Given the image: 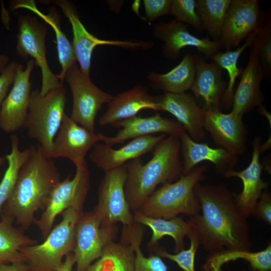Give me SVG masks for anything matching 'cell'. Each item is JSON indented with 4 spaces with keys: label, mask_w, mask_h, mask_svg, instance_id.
Wrapping results in <instances>:
<instances>
[{
    "label": "cell",
    "mask_w": 271,
    "mask_h": 271,
    "mask_svg": "<svg viewBox=\"0 0 271 271\" xmlns=\"http://www.w3.org/2000/svg\"><path fill=\"white\" fill-rule=\"evenodd\" d=\"M195 192L201 214L188 220L200 245L209 253L225 250H249L252 248L247 217L237 207L234 192L225 185H202L198 183Z\"/></svg>",
    "instance_id": "6da1fadb"
},
{
    "label": "cell",
    "mask_w": 271,
    "mask_h": 271,
    "mask_svg": "<svg viewBox=\"0 0 271 271\" xmlns=\"http://www.w3.org/2000/svg\"><path fill=\"white\" fill-rule=\"evenodd\" d=\"M30 147V156L1 214L11 217L26 230L34 223L36 212L44 210L49 194L61 177L54 162L45 155L39 144Z\"/></svg>",
    "instance_id": "7a4b0ae2"
},
{
    "label": "cell",
    "mask_w": 271,
    "mask_h": 271,
    "mask_svg": "<svg viewBox=\"0 0 271 271\" xmlns=\"http://www.w3.org/2000/svg\"><path fill=\"white\" fill-rule=\"evenodd\" d=\"M153 151V157L146 164H143L140 158L126 163L124 191L132 212L141 208L158 185L175 182L182 175L179 138L165 137Z\"/></svg>",
    "instance_id": "3957f363"
},
{
    "label": "cell",
    "mask_w": 271,
    "mask_h": 271,
    "mask_svg": "<svg viewBox=\"0 0 271 271\" xmlns=\"http://www.w3.org/2000/svg\"><path fill=\"white\" fill-rule=\"evenodd\" d=\"M206 167H196L177 180L163 184L156 190L138 210L147 216L171 219L180 214L189 216L201 211L195 187L205 179Z\"/></svg>",
    "instance_id": "277c9868"
},
{
    "label": "cell",
    "mask_w": 271,
    "mask_h": 271,
    "mask_svg": "<svg viewBox=\"0 0 271 271\" xmlns=\"http://www.w3.org/2000/svg\"><path fill=\"white\" fill-rule=\"evenodd\" d=\"M83 207L74 205L65 210L59 224L52 229L43 242L23 247L20 252L33 271H57L63 258L73 252L76 225Z\"/></svg>",
    "instance_id": "5b68a950"
},
{
    "label": "cell",
    "mask_w": 271,
    "mask_h": 271,
    "mask_svg": "<svg viewBox=\"0 0 271 271\" xmlns=\"http://www.w3.org/2000/svg\"><path fill=\"white\" fill-rule=\"evenodd\" d=\"M66 100V90L63 86L43 96L40 90L31 92L23 127L27 129L30 138L38 142L47 157L65 114Z\"/></svg>",
    "instance_id": "8992f818"
},
{
    "label": "cell",
    "mask_w": 271,
    "mask_h": 271,
    "mask_svg": "<svg viewBox=\"0 0 271 271\" xmlns=\"http://www.w3.org/2000/svg\"><path fill=\"white\" fill-rule=\"evenodd\" d=\"M75 166L74 177L71 178L69 175L53 187L41 217L34 220V223L40 231L44 239L52 230L58 215L71 206H84L90 188L89 171L85 160Z\"/></svg>",
    "instance_id": "52a82bcc"
},
{
    "label": "cell",
    "mask_w": 271,
    "mask_h": 271,
    "mask_svg": "<svg viewBox=\"0 0 271 271\" xmlns=\"http://www.w3.org/2000/svg\"><path fill=\"white\" fill-rule=\"evenodd\" d=\"M98 190V201L93 210L102 225L111 226L120 223L128 226L134 223L133 213L126 200L124 186L127 178L126 164L104 172Z\"/></svg>",
    "instance_id": "ba28073f"
},
{
    "label": "cell",
    "mask_w": 271,
    "mask_h": 271,
    "mask_svg": "<svg viewBox=\"0 0 271 271\" xmlns=\"http://www.w3.org/2000/svg\"><path fill=\"white\" fill-rule=\"evenodd\" d=\"M66 79L73 97L70 118L89 130L95 132V122L102 105L113 97L96 86L75 63L67 71Z\"/></svg>",
    "instance_id": "9c48e42d"
},
{
    "label": "cell",
    "mask_w": 271,
    "mask_h": 271,
    "mask_svg": "<svg viewBox=\"0 0 271 271\" xmlns=\"http://www.w3.org/2000/svg\"><path fill=\"white\" fill-rule=\"evenodd\" d=\"M116 225L104 226L93 210L83 212L76 225V244L73 253L76 271H86L101 255L104 248L114 241Z\"/></svg>",
    "instance_id": "30bf717a"
},
{
    "label": "cell",
    "mask_w": 271,
    "mask_h": 271,
    "mask_svg": "<svg viewBox=\"0 0 271 271\" xmlns=\"http://www.w3.org/2000/svg\"><path fill=\"white\" fill-rule=\"evenodd\" d=\"M17 52L22 58L30 57L42 71V87L40 93L45 95L50 91L63 86V84L50 68L46 58L45 26L36 18L29 15L19 19Z\"/></svg>",
    "instance_id": "8fae6325"
},
{
    "label": "cell",
    "mask_w": 271,
    "mask_h": 271,
    "mask_svg": "<svg viewBox=\"0 0 271 271\" xmlns=\"http://www.w3.org/2000/svg\"><path fill=\"white\" fill-rule=\"evenodd\" d=\"M71 23L73 35L72 45L76 60L81 71L89 76L92 52L99 45L116 46L128 49H148L153 46L150 42H133L121 40H102L90 33L81 22L74 7L66 0L55 1Z\"/></svg>",
    "instance_id": "7c38bea8"
},
{
    "label": "cell",
    "mask_w": 271,
    "mask_h": 271,
    "mask_svg": "<svg viewBox=\"0 0 271 271\" xmlns=\"http://www.w3.org/2000/svg\"><path fill=\"white\" fill-rule=\"evenodd\" d=\"M265 16L257 0H232L226 13L221 39V48L230 50L264 23Z\"/></svg>",
    "instance_id": "4fadbf2b"
},
{
    "label": "cell",
    "mask_w": 271,
    "mask_h": 271,
    "mask_svg": "<svg viewBox=\"0 0 271 271\" xmlns=\"http://www.w3.org/2000/svg\"><path fill=\"white\" fill-rule=\"evenodd\" d=\"M35 64L31 59L26 68L21 64L18 65L13 86L1 108L0 128L6 133H13L23 127L31 93L30 77Z\"/></svg>",
    "instance_id": "5bb4252c"
},
{
    "label": "cell",
    "mask_w": 271,
    "mask_h": 271,
    "mask_svg": "<svg viewBox=\"0 0 271 271\" xmlns=\"http://www.w3.org/2000/svg\"><path fill=\"white\" fill-rule=\"evenodd\" d=\"M153 34L156 39L164 42L163 54L171 60L177 59L181 50L187 47L195 48L208 58H211L221 48L219 42L193 35L189 31L186 24L176 20L156 24L153 29Z\"/></svg>",
    "instance_id": "9a60e30c"
},
{
    "label": "cell",
    "mask_w": 271,
    "mask_h": 271,
    "mask_svg": "<svg viewBox=\"0 0 271 271\" xmlns=\"http://www.w3.org/2000/svg\"><path fill=\"white\" fill-rule=\"evenodd\" d=\"M56 136L48 157L67 158L76 166L85 160L96 143L102 142L103 134L89 130L65 114Z\"/></svg>",
    "instance_id": "2e32d148"
},
{
    "label": "cell",
    "mask_w": 271,
    "mask_h": 271,
    "mask_svg": "<svg viewBox=\"0 0 271 271\" xmlns=\"http://www.w3.org/2000/svg\"><path fill=\"white\" fill-rule=\"evenodd\" d=\"M204 110V128L214 143L237 156L243 154L246 149V130L242 116L231 111L223 113L218 107Z\"/></svg>",
    "instance_id": "e0dca14e"
},
{
    "label": "cell",
    "mask_w": 271,
    "mask_h": 271,
    "mask_svg": "<svg viewBox=\"0 0 271 271\" xmlns=\"http://www.w3.org/2000/svg\"><path fill=\"white\" fill-rule=\"evenodd\" d=\"M167 136L162 133L135 138L117 149L98 142L92 148L89 157L97 168L106 172L153 151L159 142Z\"/></svg>",
    "instance_id": "ac0fdd59"
},
{
    "label": "cell",
    "mask_w": 271,
    "mask_h": 271,
    "mask_svg": "<svg viewBox=\"0 0 271 271\" xmlns=\"http://www.w3.org/2000/svg\"><path fill=\"white\" fill-rule=\"evenodd\" d=\"M156 102L158 110L172 114L192 140L200 142L204 139V110L193 95L165 92L156 96Z\"/></svg>",
    "instance_id": "d6986e66"
},
{
    "label": "cell",
    "mask_w": 271,
    "mask_h": 271,
    "mask_svg": "<svg viewBox=\"0 0 271 271\" xmlns=\"http://www.w3.org/2000/svg\"><path fill=\"white\" fill-rule=\"evenodd\" d=\"M113 126L121 127L115 136L109 137L104 134L102 136V142L109 147L121 144L129 139L154 135L157 133L179 138L186 132L183 126L178 121L163 117L158 113L144 117L136 115Z\"/></svg>",
    "instance_id": "ffe728a7"
},
{
    "label": "cell",
    "mask_w": 271,
    "mask_h": 271,
    "mask_svg": "<svg viewBox=\"0 0 271 271\" xmlns=\"http://www.w3.org/2000/svg\"><path fill=\"white\" fill-rule=\"evenodd\" d=\"M252 146L251 162L247 168L240 171L231 170L224 175L225 178L237 177L242 180V190L240 194L234 193V198L239 209L246 217L252 215L256 202L269 185L261 179L263 167L259 155L262 147L259 137L254 139Z\"/></svg>",
    "instance_id": "44dd1931"
},
{
    "label": "cell",
    "mask_w": 271,
    "mask_h": 271,
    "mask_svg": "<svg viewBox=\"0 0 271 271\" xmlns=\"http://www.w3.org/2000/svg\"><path fill=\"white\" fill-rule=\"evenodd\" d=\"M249 47L248 62L234 92L231 111L242 116L254 107L261 106L264 98L260 89L264 74L254 40Z\"/></svg>",
    "instance_id": "7402d4cb"
},
{
    "label": "cell",
    "mask_w": 271,
    "mask_h": 271,
    "mask_svg": "<svg viewBox=\"0 0 271 271\" xmlns=\"http://www.w3.org/2000/svg\"><path fill=\"white\" fill-rule=\"evenodd\" d=\"M179 139L183 156L182 175L188 174L203 161L213 164L217 173L223 175L237 164V156L220 148H213L207 143L195 142L186 132Z\"/></svg>",
    "instance_id": "603a6c76"
},
{
    "label": "cell",
    "mask_w": 271,
    "mask_h": 271,
    "mask_svg": "<svg viewBox=\"0 0 271 271\" xmlns=\"http://www.w3.org/2000/svg\"><path fill=\"white\" fill-rule=\"evenodd\" d=\"M143 109L158 110L156 96L150 95L147 89L139 85L117 94L108 103V107L100 117L98 123L102 126H112L137 115Z\"/></svg>",
    "instance_id": "cb8c5ba5"
},
{
    "label": "cell",
    "mask_w": 271,
    "mask_h": 271,
    "mask_svg": "<svg viewBox=\"0 0 271 271\" xmlns=\"http://www.w3.org/2000/svg\"><path fill=\"white\" fill-rule=\"evenodd\" d=\"M195 76L190 90L195 98H201L204 109L220 107L221 99L226 88L222 80V69L215 63H207L195 55Z\"/></svg>",
    "instance_id": "d4e9b609"
},
{
    "label": "cell",
    "mask_w": 271,
    "mask_h": 271,
    "mask_svg": "<svg viewBox=\"0 0 271 271\" xmlns=\"http://www.w3.org/2000/svg\"><path fill=\"white\" fill-rule=\"evenodd\" d=\"M134 222L148 227L152 231L148 248L153 251L163 237L169 236L174 240V252L177 253L185 249L184 239L191 232L192 228L188 221L182 217L165 219L147 216L138 211L132 212Z\"/></svg>",
    "instance_id": "484cf974"
},
{
    "label": "cell",
    "mask_w": 271,
    "mask_h": 271,
    "mask_svg": "<svg viewBox=\"0 0 271 271\" xmlns=\"http://www.w3.org/2000/svg\"><path fill=\"white\" fill-rule=\"evenodd\" d=\"M134 252L130 225L123 226L120 241H113L86 271H134Z\"/></svg>",
    "instance_id": "4316f807"
},
{
    "label": "cell",
    "mask_w": 271,
    "mask_h": 271,
    "mask_svg": "<svg viewBox=\"0 0 271 271\" xmlns=\"http://www.w3.org/2000/svg\"><path fill=\"white\" fill-rule=\"evenodd\" d=\"M195 76L194 56L186 53L181 62L168 72H151L148 76L152 87L171 93H185L190 89Z\"/></svg>",
    "instance_id": "83f0119b"
},
{
    "label": "cell",
    "mask_w": 271,
    "mask_h": 271,
    "mask_svg": "<svg viewBox=\"0 0 271 271\" xmlns=\"http://www.w3.org/2000/svg\"><path fill=\"white\" fill-rule=\"evenodd\" d=\"M12 4L13 10L23 8L32 11L53 29L56 39L59 61L61 67L60 73L56 76L63 84L67 71L77 60L72 43L69 41L61 29L59 15L55 9L50 10L47 15L43 14L38 9L33 1H17L12 3Z\"/></svg>",
    "instance_id": "f1b7e54d"
},
{
    "label": "cell",
    "mask_w": 271,
    "mask_h": 271,
    "mask_svg": "<svg viewBox=\"0 0 271 271\" xmlns=\"http://www.w3.org/2000/svg\"><path fill=\"white\" fill-rule=\"evenodd\" d=\"M242 259L249 263L253 271L270 270L271 243L256 252L249 250H225L209 254L202 267L203 271H222V266L230 261Z\"/></svg>",
    "instance_id": "f546056e"
},
{
    "label": "cell",
    "mask_w": 271,
    "mask_h": 271,
    "mask_svg": "<svg viewBox=\"0 0 271 271\" xmlns=\"http://www.w3.org/2000/svg\"><path fill=\"white\" fill-rule=\"evenodd\" d=\"M0 220V264L24 261L20 252L25 246L38 243L37 240L25 235L21 229L15 227L14 220L6 216H1Z\"/></svg>",
    "instance_id": "4dcf8cb0"
},
{
    "label": "cell",
    "mask_w": 271,
    "mask_h": 271,
    "mask_svg": "<svg viewBox=\"0 0 271 271\" xmlns=\"http://www.w3.org/2000/svg\"><path fill=\"white\" fill-rule=\"evenodd\" d=\"M257 30L249 35L245 42L236 49L227 50L225 52H218L211 58L213 62L217 64L222 69L226 70L228 73L229 78L228 85L223 94L220 103V106L221 105L224 109L230 108L232 107L235 81L243 71L242 69L237 66L239 58L242 52L250 46Z\"/></svg>",
    "instance_id": "1f68e13d"
},
{
    "label": "cell",
    "mask_w": 271,
    "mask_h": 271,
    "mask_svg": "<svg viewBox=\"0 0 271 271\" xmlns=\"http://www.w3.org/2000/svg\"><path fill=\"white\" fill-rule=\"evenodd\" d=\"M232 0H196V10L203 29L219 42L226 13Z\"/></svg>",
    "instance_id": "d6a6232c"
},
{
    "label": "cell",
    "mask_w": 271,
    "mask_h": 271,
    "mask_svg": "<svg viewBox=\"0 0 271 271\" xmlns=\"http://www.w3.org/2000/svg\"><path fill=\"white\" fill-rule=\"evenodd\" d=\"M11 139V152L5 157L8 166L0 182V216L3 205L14 191L20 171L31 153L30 147L24 151L20 150L19 140L16 135L12 136Z\"/></svg>",
    "instance_id": "836d02e7"
},
{
    "label": "cell",
    "mask_w": 271,
    "mask_h": 271,
    "mask_svg": "<svg viewBox=\"0 0 271 271\" xmlns=\"http://www.w3.org/2000/svg\"><path fill=\"white\" fill-rule=\"evenodd\" d=\"M144 226L134 222L130 225L131 241L134 252V271H168V267L162 257L154 253L145 256L141 249L144 237Z\"/></svg>",
    "instance_id": "e575fe53"
},
{
    "label": "cell",
    "mask_w": 271,
    "mask_h": 271,
    "mask_svg": "<svg viewBox=\"0 0 271 271\" xmlns=\"http://www.w3.org/2000/svg\"><path fill=\"white\" fill-rule=\"evenodd\" d=\"M190 241V246L175 253H170L163 247L157 246L153 252L161 257L175 262L183 271H196L195 259L200 243L196 234L191 230L187 236Z\"/></svg>",
    "instance_id": "d590c367"
},
{
    "label": "cell",
    "mask_w": 271,
    "mask_h": 271,
    "mask_svg": "<svg viewBox=\"0 0 271 271\" xmlns=\"http://www.w3.org/2000/svg\"><path fill=\"white\" fill-rule=\"evenodd\" d=\"M271 21L268 15L265 23L258 29L254 39L264 77L271 76Z\"/></svg>",
    "instance_id": "8d00e7d4"
},
{
    "label": "cell",
    "mask_w": 271,
    "mask_h": 271,
    "mask_svg": "<svg viewBox=\"0 0 271 271\" xmlns=\"http://www.w3.org/2000/svg\"><path fill=\"white\" fill-rule=\"evenodd\" d=\"M170 14L175 20L188 24L199 32L203 30L196 10V0H172Z\"/></svg>",
    "instance_id": "74e56055"
},
{
    "label": "cell",
    "mask_w": 271,
    "mask_h": 271,
    "mask_svg": "<svg viewBox=\"0 0 271 271\" xmlns=\"http://www.w3.org/2000/svg\"><path fill=\"white\" fill-rule=\"evenodd\" d=\"M172 0H144L146 18L153 22L159 17L170 14Z\"/></svg>",
    "instance_id": "f35d334b"
},
{
    "label": "cell",
    "mask_w": 271,
    "mask_h": 271,
    "mask_svg": "<svg viewBox=\"0 0 271 271\" xmlns=\"http://www.w3.org/2000/svg\"><path fill=\"white\" fill-rule=\"evenodd\" d=\"M255 217L271 225V195L265 190L256 202L252 213Z\"/></svg>",
    "instance_id": "ab89813d"
},
{
    "label": "cell",
    "mask_w": 271,
    "mask_h": 271,
    "mask_svg": "<svg viewBox=\"0 0 271 271\" xmlns=\"http://www.w3.org/2000/svg\"><path fill=\"white\" fill-rule=\"evenodd\" d=\"M18 64L17 61L9 63L0 75V111L9 87L14 83Z\"/></svg>",
    "instance_id": "60d3db41"
},
{
    "label": "cell",
    "mask_w": 271,
    "mask_h": 271,
    "mask_svg": "<svg viewBox=\"0 0 271 271\" xmlns=\"http://www.w3.org/2000/svg\"><path fill=\"white\" fill-rule=\"evenodd\" d=\"M0 271H33L25 261L0 264Z\"/></svg>",
    "instance_id": "b9f144b4"
},
{
    "label": "cell",
    "mask_w": 271,
    "mask_h": 271,
    "mask_svg": "<svg viewBox=\"0 0 271 271\" xmlns=\"http://www.w3.org/2000/svg\"><path fill=\"white\" fill-rule=\"evenodd\" d=\"M74 264L75 260L74 253L72 252L65 257L63 263L58 268L57 271H72Z\"/></svg>",
    "instance_id": "7bdbcfd3"
},
{
    "label": "cell",
    "mask_w": 271,
    "mask_h": 271,
    "mask_svg": "<svg viewBox=\"0 0 271 271\" xmlns=\"http://www.w3.org/2000/svg\"><path fill=\"white\" fill-rule=\"evenodd\" d=\"M9 58L6 55H0V72L4 70L9 64Z\"/></svg>",
    "instance_id": "ee69618b"
},
{
    "label": "cell",
    "mask_w": 271,
    "mask_h": 271,
    "mask_svg": "<svg viewBox=\"0 0 271 271\" xmlns=\"http://www.w3.org/2000/svg\"><path fill=\"white\" fill-rule=\"evenodd\" d=\"M5 158L0 157V169L1 167L4 165L5 162Z\"/></svg>",
    "instance_id": "f6af8a7d"
},
{
    "label": "cell",
    "mask_w": 271,
    "mask_h": 271,
    "mask_svg": "<svg viewBox=\"0 0 271 271\" xmlns=\"http://www.w3.org/2000/svg\"><path fill=\"white\" fill-rule=\"evenodd\" d=\"M261 271H270V270H261Z\"/></svg>",
    "instance_id": "bcb514c9"
}]
</instances>
